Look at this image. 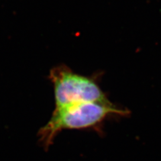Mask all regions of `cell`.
Segmentation results:
<instances>
[{
    "instance_id": "1",
    "label": "cell",
    "mask_w": 161,
    "mask_h": 161,
    "mask_svg": "<svg viewBox=\"0 0 161 161\" xmlns=\"http://www.w3.org/2000/svg\"><path fill=\"white\" fill-rule=\"evenodd\" d=\"M129 113L111 102L79 103L55 108L47 124L39 130V142L47 150L62 130L99 129L108 117L125 116Z\"/></svg>"
},
{
    "instance_id": "2",
    "label": "cell",
    "mask_w": 161,
    "mask_h": 161,
    "mask_svg": "<svg viewBox=\"0 0 161 161\" xmlns=\"http://www.w3.org/2000/svg\"><path fill=\"white\" fill-rule=\"evenodd\" d=\"M49 79L54 87L55 108L79 103L110 102L99 86L97 76H85L60 64L50 70Z\"/></svg>"
}]
</instances>
